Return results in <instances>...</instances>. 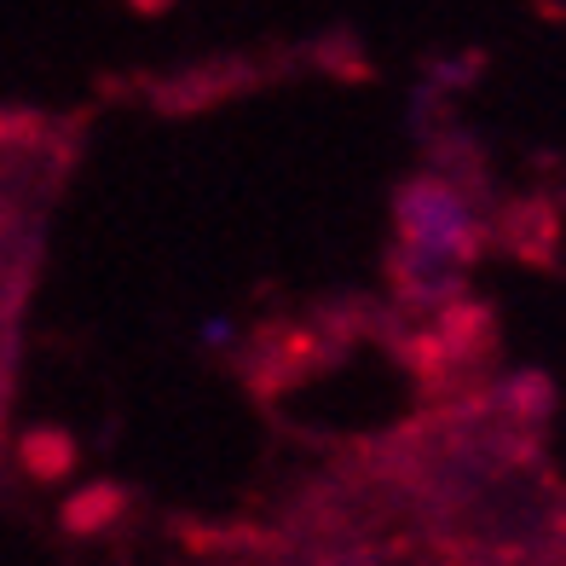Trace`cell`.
<instances>
[{
    "instance_id": "6da1fadb",
    "label": "cell",
    "mask_w": 566,
    "mask_h": 566,
    "mask_svg": "<svg viewBox=\"0 0 566 566\" xmlns=\"http://www.w3.org/2000/svg\"><path fill=\"white\" fill-rule=\"evenodd\" d=\"M480 238V220L469 197L446 179H417L399 197V243H405V272L417 290H446V283L469 266Z\"/></svg>"
},
{
    "instance_id": "7a4b0ae2",
    "label": "cell",
    "mask_w": 566,
    "mask_h": 566,
    "mask_svg": "<svg viewBox=\"0 0 566 566\" xmlns=\"http://www.w3.org/2000/svg\"><path fill=\"white\" fill-rule=\"evenodd\" d=\"M197 342H202V347H214V353L231 347V342H238V318H231V313H209V318L197 324Z\"/></svg>"
}]
</instances>
